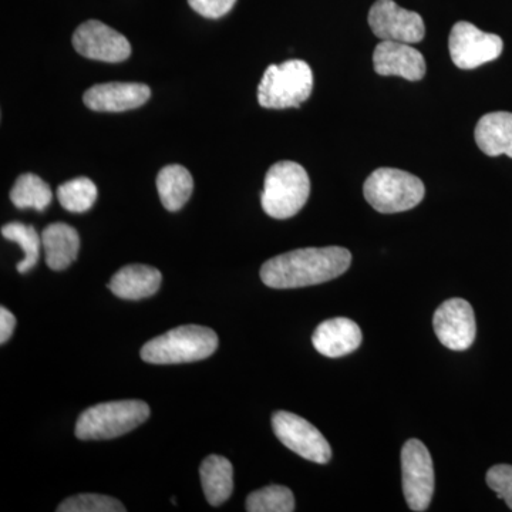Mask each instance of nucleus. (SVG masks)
Returning <instances> with one entry per match:
<instances>
[{
  "mask_svg": "<svg viewBox=\"0 0 512 512\" xmlns=\"http://www.w3.org/2000/svg\"><path fill=\"white\" fill-rule=\"evenodd\" d=\"M150 417V407L141 400L100 403L82 413L76 423L79 440H110L137 429Z\"/></svg>",
  "mask_w": 512,
  "mask_h": 512,
  "instance_id": "5",
  "label": "nucleus"
},
{
  "mask_svg": "<svg viewBox=\"0 0 512 512\" xmlns=\"http://www.w3.org/2000/svg\"><path fill=\"white\" fill-rule=\"evenodd\" d=\"M163 282L158 269L147 265H127L109 282L110 291L124 301H140L156 295Z\"/></svg>",
  "mask_w": 512,
  "mask_h": 512,
  "instance_id": "16",
  "label": "nucleus"
},
{
  "mask_svg": "<svg viewBox=\"0 0 512 512\" xmlns=\"http://www.w3.org/2000/svg\"><path fill=\"white\" fill-rule=\"evenodd\" d=\"M97 195L99 191L96 184L86 177L74 178L57 188V200L60 205L64 210L76 214L89 211L97 201Z\"/></svg>",
  "mask_w": 512,
  "mask_h": 512,
  "instance_id": "22",
  "label": "nucleus"
},
{
  "mask_svg": "<svg viewBox=\"0 0 512 512\" xmlns=\"http://www.w3.org/2000/svg\"><path fill=\"white\" fill-rule=\"evenodd\" d=\"M126 507L109 495L79 494L67 498L57 512H124Z\"/></svg>",
  "mask_w": 512,
  "mask_h": 512,
  "instance_id": "25",
  "label": "nucleus"
},
{
  "mask_svg": "<svg viewBox=\"0 0 512 512\" xmlns=\"http://www.w3.org/2000/svg\"><path fill=\"white\" fill-rule=\"evenodd\" d=\"M248 512H292L295 511V498L284 485H269L248 495Z\"/></svg>",
  "mask_w": 512,
  "mask_h": 512,
  "instance_id": "24",
  "label": "nucleus"
},
{
  "mask_svg": "<svg viewBox=\"0 0 512 512\" xmlns=\"http://www.w3.org/2000/svg\"><path fill=\"white\" fill-rule=\"evenodd\" d=\"M202 490L212 507H220L234 491V468L227 458L210 456L200 468Z\"/></svg>",
  "mask_w": 512,
  "mask_h": 512,
  "instance_id": "19",
  "label": "nucleus"
},
{
  "mask_svg": "<svg viewBox=\"0 0 512 512\" xmlns=\"http://www.w3.org/2000/svg\"><path fill=\"white\" fill-rule=\"evenodd\" d=\"M218 348L214 330L198 325H184L150 340L141 349V359L153 365H178L207 359Z\"/></svg>",
  "mask_w": 512,
  "mask_h": 512,
  "instance_id": "2",
  "label": "nucleus"
},
{
  "mask_svg": "<svg viewBox=\"0 0 512 512\" xmlns=\"http://www.w3.org/2000/svg\"><path fill=\"white\" fill-rule=\"evenodd\" d=\"M52 198L49 184L32 173L20 175L10 191V200L19 210L33 208L36 211H45L52 202Z\"/></svg>",
  "mask_w": 512,
  "mask_h": 512,
  "instance_id": "21",
  "label": "nucleus"
},
{
  "mask_svg": "<svg viewBox=\"0 0 512 512\" xmlns=\"http://www.w3.org/2000/svg\"><path fill=\"white\" fill-rule=\"evenodd\" d=\"M434 332L446 348L467 350L477 335L476 315L473 306L464 299H448L434 313Z\"/></svg>",
  "mask_w": 512,
  "mask_h": 512,
  "instance_id": "12",
  "label": "nucleus"
},
{
  "mask_svg": "<svg viewBox=\"0 0 512 512\" xmlns=\"http://www.w3.org/2000/svg\"><path fill=\"white\" fill-rule=\"evenodd\" d=\"M487 484L512 510V466L498 464L487 473Z\"/></svg>",
  "mask_w": 512,
  "mask_h": 512,
  "instance_id": "26",
  "label": "nucleus"
},
{
  "mask_svg": "<svg viewBox=\"0 0 512 512\" xmlns=\"http://www.w3.org/2000/svg\"><path fill=\"white\" fill-rule=\"evenodd\" d=\"M359 325L348 318H335L320 323L312 336V343L320 355L338 359L350 355L362 345Z\"/></svg>",
  "mask_w": 512,
  "mask_h": 512,
  "instance_id": "15",
  "label": "nucleus"
},
{
  "mask_svg": "<svg viewBox=\"0 0 512 512\" xmlns=\"http://www.w3.org/2000/svg\"><path fill=\"white\" fill-rule=\"evenodd\" d=\"M157 190L165 210L180 211L191 198L194 180L183 165H167L158 173Z\"/></svg>",
  "mask_w": 512,
  "mask_h": 512,
  "instance_id": "20",
  "label": "nucleus"
},
{
  "mask_svg": "<svg viewBox=\"0 0 512 512\" xmlns=\"http://www.w3.org/2000/svg\"><path fill=\"white\" fill-rule=\"evenodd\" d=\"M151 90L143 83H103L90 87L83 101L90 110L101 113H120L134 110L146 104Z\"/></svg>",
  "mask_w": 512,
  "mask_h": 512,
  "instance_id": "14",
  "label": "nucleus"
},
{
  "mask_svg": "<svg viewBox=\"0 0 512 512\" xmlns=\"http://www.w3.org/2000/svg\"><path fill=\"white\" fill-rule=\"evenodd\" d=\"M403 493L410 510H429L434 494V466L420 440L407 441L402 450Z\"/></svg>",
  "mask_w": 512,
  "mask_h": 512,
  "instance_id": "7",
  "label": "nucleus"
},
{
  "mask_svg": "<svg viewBox=\"0 0 512 512\" xmlns=\"http://www.w3.org/2000/svg\"><path fill=\"white\" fill-rule=\"evenodd\" d=\"M311 194V180L295 161H279L266 173L262 208L275 220H288L305 207Z\"/></svg>",
  "mask_w": 512,
  "mask_h": 512,
  "instance_id": "3",
  "label": "nucleus"
},
{
  "mask_svg": "<svg viewBox=\"0 0 512 512\" xmlns=\"http://www.w3.org/2000/svg\"><path fill=\"white\" fill-rule=\"evenodd\" d=\"M73 46L79 55L99 62H124L131 55L130 42L99 20H89L77 28Z\"/></svg>",
  "mask_w": 512,
  "mask_h": 512,
  "instance_id": "11",
  "label": "nucleus"
},
{
  "mask_svg": "<svg viewBox=\"0 0 512 512\" xmlns=\"http://www.w3.org/2000/svg\"><path fill=\"white\" fill-rule=\"evenodd\" d=\"M352 254L342 247L303 248L275 256L261 268V279L272 289L325 284L345 274Z\"/></svg>",
  "mask_w": 512,
  "mask_h": 512,
  "instance_id": "1",
  "label": "nucleus"
},
{
  "mask_svg": "<svg viewBox=\"0 0 512 512\" xmlns=\"http://www.w3.org/2000/svg\"><path fill=\"white\" fill-rule=\"evenodd\" d=\"M366 201L382 214H397L417 207L423 201L426 188L416 175L397 168L373 171L363 185Z\"/></svg>",
  "mask_w": 512,
  "mask_h": 512,
  "instance_id": "6",
  "label": "nucleus"
},
{
  "mask_svg": "<svg viewBox=\"0 0 512 512\" xmlns=\"http://www.w3.org/2000/svg\"><path fill=\"white\" fill-rule=\"evenodd\" d=\"M373 66L380 76H399L420 82L426 76V60L409 43L382 40L373 53Z\"/></svg>",
  "mask_w": 512,
  "mask_h": 512,
  "instance_id": "13",
  "label": "nucleus"
},
{
  "mask_svg": "<svg viewBox=\"0 0 512 512\" xmlns=\"http://www.w3.org/2000/svg\"><path fill=\"white\" fill-rule=\"evenodd\" d=\"M192 9L208 19H218L234 8L237 0H188Z\"/></svg>",
  "mask_w": 512,
  "mask_h": 512,
  "instance_id": "27",
  "label": "nucleus"
},
{
  "mask_svg": "<svg viewBox=\"0 0 512 512\" xmlns=\"http://www.w3.org/2000/svg\"><path fill=\"white\" fill-rule=\"evenodd\" d=\"M3 238L16 242L25 252V258L18 264L19 274H26L30 269L35 268L40 256V244L42 237H39L32 225H25L22 222H10L2 227Z\"/></svg>",
  "mask_w": 512,
  "mask_h": 512,
  "instance_id": "23",
  "label": "nucleus"
},
{
  "mask_svg": "<svg viewBox=\"0 0 512 512\" xmlns=\"http://www.w3.org/2000/svg\"><path fill=\"white\" fill-rule=\"evenodd\" d=\"M369 25L380 40L413 45L426 35V26L419 13L400 8L394 0H376L370 8Z\"/></svg>",
  "mask_w": 512,
  "mask_h": 512,
  "instance_id": "10",
  "label": "nucleus"
},
{
  "mask_svg": "<svg viewBox=\"0 0 512 512\" xmlns=\"http://www.w3.org/2000/svg\"><path fill=\"white\" fill-rule=\"evenodd\" d=\"M313 73L303 60H286L271 64L258 87V101L264 109L299 107L311 97Z\"/></svg>",
  "mask_w": 512,
  "mask_h": 512,
  "instance_id": "4",
  "label": "nucleus"
},
{
  "mask_svg": "<svg viewBox=\"0 0 512 512\" xmlns=\"http://www.w3.org/2000/svg\"><path fill=\"white\" fill-rule=\"evenodd\" d=\"M451 60L461 70H473L493 62L503 53L500 36L485 33L473 23L457 22L448 37Z\"/></svg>",
  "mask_w": 512,
  "mask_h": 512,
  "instance_id": "8",
  "label": "nucleus"
},
{
  "mask_svg": "<svg viewBox=\"0 0 512 512\" xmlns=\"http://www.w3.org/2000/svg\"><path fill=\"white\" fill-rule=\"evenodd\" d=\"M476 143L485 156L512 158V113L495 111L481 117L476 127Z\"/></svg>",
  "mask_w": 512,
  "mask_h": 512,
  "instance_id": "18",
  "label": "nucleus"
},
{
  "mask_svg": "<svg viewBox=\"0 0 512 512\" xmlns=\"http://www.w3.org/2000/svg\"><path fill=\"white\" fill-rule=\"evenodd\" d=\"M272 429L284 446L313 463L326 464L332 458L328 440L308 420L298 414L276 412L272 416Z\"/></svg>",
  "mask_w": 512,
  "mask_h": 512,
  "instance_id": "9",
  "label": "nucleus"
},
{
  "mask_svg": "<svg viewBox=\"0 0 512 512\" xmlns=\"http://www.w3.org/2000/svg\"><path fill=\"white\" fill-rule=\"evenodd\" d=\"M42 247L45 249L47 266L53 271H63L69 268L79 255V234L70 225L55 222L42 232Z\"/></svg>",
  "mask_w": 512,
  "mask_h": 512,
  "instance_id": "17",
  "label": "nucleus"
},
{
  "mask_svg": "<svg viewBox=\"0 0 512 512\" xmlns=\"http://www.w3.org/2000/svg\"><path fill=\"white\" fill-rule=\"evenodd\" d=\"M16 328V318L5 306L0 308V343L5 345Z\"/></svg>",
  "mask_w": 512,
  "mask_h": 512,
  "instance_id": "28",
  "label": "nucleus"
}]
</instances>
